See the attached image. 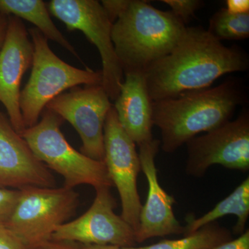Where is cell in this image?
Segmentation results:
<instances>
[{"label": "cell", "instance_id": "27", "mask_svg": "<svg viewBox=\"0 0 249 249\" xmlns=\"http://www.w3.org/2000/svg\"><path fill=\"white\" fill-rule=\"evenodd\" d=\"M8 22H9V16L0 13V51L4 44L5 37H6Z\"/></svg>", "mask_w": 249, "mask_h": 249}, {"label": "cell", "instance_id": "7", "mask_svg": "<svg viewBox=\"0 0 249 249\" xmlns=\"http://www.w3.org/2000/svg\"><path fill=\"white\" fill-rule=\"evenodd\" d=\"M49 11L70 31H82L97 47L102 60L101 85L109 99L115 101L124 82V71L111 40L112 23L96 0H52Z\"/></svg>", "mask_w": 249, "mask_h": 249}, {"label": "cell", "instance_id": "18", "mask_svg": "<svg viewBox=\"0 0 249 249\" xmlns=\"http://www.w3.org/2000/svg\"><path fill=\"white\" fill-rule=\"evenodd\" d=\"M231 240L230 231L214 222L178 240H165L146 247H124L122 249H213Z\"/></svg>", "mask_w": 249, "mask_h": 249}, {"label": "cell", "instance_id": "4", "mask_svg": "<svg viewBox=\"0 0 249 249\" xmlns=\"http://www.w3.org/2000/svg\"><path fill=\"white\" fill-rule=\"evenodd\" d=\"M28 33L34 46L32 71L19 97L26 129L37 124L47 105L65 90L80 85L102 83L101 71L80 70L69 65L52 52L48 39L38 29L31 28Z\"/></svg>", "mask_w": 249, "mask_h": 249}, {"label": "cell", "instance_id": "21", "mask_svg": "<svg viewBox=\"0 0 249 249\" xmlns=\"http://www.w3.org/2000/svg\"><path fill=\"white\" fill-rule=\"evenodd\" d=\"M19 195V190L0 188V227H6L17 204Z\"/></svg>", "mask_w": 249, "mask_h": 249}, {"label": "cell", "instance_id": "14", "mask_svg": "<svg viewBox=\"0 0 249 249\" xmlns=\"http://www.w3.org/2000/svg\"><path fill=\"white\" fill-rule=\"evenodd\" d=\"M53 188L55 179L0 111V188Z\"/></svg>", "mask_w": 249, "mask_h": 249}, {"label": "cell", "instance_id": "10", "mask_svg": "<svg viewBox=\"0 0 249 249\" xmlns=\"http://www.w3.org/2000/svg\"><path fill=\"white\" fill-rule=\"evenodd\" d=\"M104 162L120 196L121 217L137 231L142 205L137 189L140 159L133 142L121 127L114 106L104 124Z\"/></svg>", "mask_w": 249, "mask_h": 249}, {"label": "cell", "instance_id": "15", "mask_svg": "<svg viewBox=\"0 0 249 249\" xmlns=\"http://www.w3.org/2000/svg\"><path fill=\"white\" fill-rule=\"evenodd\" d=\"M115 108L121 127L135 144L150 142L152 137V100L147 89L145 73H124Z\"/></svg>", "mask_w": 249, "mask_h": 249}, {"label": "cell", "instance_id": "22", "mask_svg": "<svg viewBox=\"0 0 249 249\" xmlns=\"http://www.w3.org/2000/svg\"><path fill=\"white\" fill-rule=\"evenodd\" d=\"M132 0H103L101 5L112 24L128 9Z\"/></svg>", "mask_w": 249, "mask_h": 249}, {"label": "cell", "instance_id": "11", "mask_svg": "<svg viewBox=\"0 0 249 249\" xmlns=\"http://www.w3.org/2000/svg\"><path fill=\"white\" fill-rule=\"evenodd\" d=\"M107 187L96 189V196L89 209L83 215L62 224L52 240L80 242L84 245L134 247V229L114 213L116 201Z\"/></svg>", "mask_w": 249, "mask_h": 249}, {"label": "cell", "instance_id": "26", "mask_svg": "<svg viewBox=\"0 0 249 249\" xmlns=\"http://www.w3.org/2000/svg\"><path fill=\"white\" fill-rule=\"evenodd\" d=\"M36 249H83L74 242L51 240Z\"/></svg>", "mask_w": 249, "mask_h": 249}, {"label": "cell", "instance_id": "24", "mask_svg": "<svg viewBox=\"0 0 249 249\" xmlns=\"http://www.w3.org/2000/svg\"><path fill=\"white\" fill-rule=\"evenodd\" d=\"M213 249H249V231H245L235 240L229 241Z\"/></svg>", "mask_w": 249, "mask_h": 249}, {"label": "cell", "instance_id": "2", "mask_svg": "<svg viewBox=\"0 0 249 249\" xmlns=\"http://www.w3.org/2000/svg\"><path fill=\"white\" fill-rule=\"evenodd\" d=\"M247 103L241 80L228 78L222 84L178 97L152 102L154 125L160 130V146L173 153L201 132L231 121L239 106Z\"/></svg>", "mask_w": 249, "mask_h": 249}, {"label": "cell", "instance_id": "23", "mask_svg": "<svg viewBox=\"0 0 249 249\" xmlns=\"http://www.w3.org/2000/svg\"><path fill=\"white\" fill-rule=\"evenodd\" d=\"M0 249H28L14 232L6 227H0Z\"/></svg>", "mask_w": 249, "mask_h": 249}, {"label": "cell", "instance_id": "17", "mask_svg": "<svg viewBox=\"0 0 249 249\" xmlns=\"http://www.w3.org/2000/svg\"><path fill=\"white\" fill-rule=\"evenodd\" d=\"M0 13L32 23L48 40L57 42L81 61L74 47L55 27L42 0H0Z\"/></svg>", "mask_w": 249, "mask_h": 249}, {"label": "cell", "instance_id": "12", "mask_svg": "<svg viewBox=\"0 0 249 249\" xmlns=\"http://www.w3.org/2000/svg\"><path fill=\"white\" fill-rule=\"evenodd\" d=\"M34 46L22 19L9 16L6 37L0 51V102L15 130L22 135L26 127L19 107L22 77L32 67Z\"/></svg>", "mask_w": 249, "mask_h": 249}, {"label": "cell", "instance_id": "16", "mask_svg": "<svg viewBox=\"0 0 249 249\" xmlns=\"http://www.w3.org/2000/svg\"><path fill=\"white\" fill-rule=\"evenodd\" d=\"M227 214L237 216V221L233 227V232L237 235H242L245 231L249 216V178H246L231 194L218 203L207 213L199 218L191 215L187 218L184 235L193 233Z\"/></svg>", "mask_w": 249, "mask_h": 249}, {"label": "cell", "instance_id": "9", "mask_svg": "<svg viewBox=\"0 0 249 249\" xmlns=\"http://www.w3.org/2000/svg\"><path fill=\"white\" fill-rule=\"evenodd\" d=\"M112 106L102 85H96L72 88L54 98L45 108L74 127L83 142L81 153L104 161L105 121Z\"/></svg>", "mask_w": 249, "mask_h": 249}, {"label": "cell", "instance_id": "1", "mask_svg": "<svg viewBox=\"0 0 249 249\" xmlns=\"http://www.w3.org/2000/svg\"><path fill=\"white\" fill-rule=\"evenodd\" d=\"M248 54L237 46L223 45L202 27H187L171 53L145 72L152 101L206 89L227 73L249 70Z\"/></svg>", "mask_w": 249, "mask_h": 249}, {"label": "cell", "instance_id": "6", "mask_svg": "<svg viewBox=\"0 0 249 249\" xmlns=\"http://www.w3.org/2000/svg\"><path fill=\"white\" fill-rule=\"evenodd\" d=\"M19 199L6 227L28 249L52 240L54 232L74 214L79 195L66 187L29 186L20 188Z\"/></svg>", "mask_w": 249, "mask_h": 249}, {"label": "cell", "instance_id": "13", "mask_svg": "<svg viewBox=\"0 0 249 249\" xmlns=\"http://www.w3.org/2000/svg\"><path fill=\"white\" fill-rule=\"evenodd\" d=\"M139 146L141 169L146 177L148 193L141 210L139 227L135 232L136 243L153 237L184 234V227L178 222L173 211L175 199L159 182L155 157L160 150V140L153 139Z\"/></svg>", "mask_w": 249, "mask_h": 249}, {"label": "cell", "instance_id": "3", "mask_svg": "<svg viewBox=\"0 0 249 249\" xmlns=\"http://www.w3.org/2000/svg\"><path fill=\"white\" fill-rule=\"evenodd\" d=\"M186 29L171 11H160L147 1L132 0L111 29V40L124 74L145 73L155 62L171 53Z\"/></svg>", "mask_w": 249, "mask_h": 249}, {"label": "cell", "instance_id": "25", "mask_svg": "<svg viewBox=\"0 0 249 249\" xmlns=\"http://www.w3.org/2000/svg\"><path fill=\"white\" fill-rule=\"evenodd\" d=\"M226 4V9L232 14H242L249 13V0H227Z\"/></svg>", "mask_w": 249, "mask_h": 249}, {"label": "cell", "instance_id": "19", "mask_svg": "<svg viewBox=\"0 0 249 249\" xmlns=\"http://www.w3.org/2000/svg\"><path fill=\"white\" fill-rule=\"evenodd\" d=\"M218 40H241L249 37V13L235 14L222 9L213 15L207 29Z\"/></svg>", "mask_w": 249, "mask_h": 249}, {"label": "cell", "instance_id": "20", "mask_svg": "<svg viewBox=\"0 0 249 249\" xmlns=\"http://www.w3.org/2000/svg\"><path fill=\"white\" fill-rule=\"evenodd\" d=\"M168 5L173 13L181 22L186 24L195 16L197 10L201 9L204 1L200 0H161Z\"/></svg>", "mask_w": 249, "mask_h": 249}, {"label": "cell", "instance_id": "8", "mask_svg": "<svg viewBox=\"0 0 249 249\" xmlns=\"http://www.w3.org/2000/svg\"><path fill=\"white\" fill-rule=\"evenodd\" d=\"M186 173L202 178L210 167L221 165L231 170H249V111L245 109L235 120L196 136L186 142Z\"/></svg>", "mask_w": 249, "mask_h": 249}, {"label": "cell", "instance_id": "5", "mask_svg": "<svg viewBox=\"0 0 249 249\" xmlns=\"http://www.w3.org/2000/svg\"><path fill=\"white\" fill-rule=\"evenodd\" d=\"M63 119L45 108L37 124L24 131L22 138L36 158L65 179V187L73 189L82 184L114 186L104 161L92 160L77 151L60 131Z\"/></svg>", "mask_w": 249, "mask_h": 249}, {"label": "cell", "instance_id": "28", "mask_svg": "<svg viewBox=\"0 0 249 249\" xmlns=\"http://www.w3.org/2000/svg\"><path fill=\"white\" fill-rule=\"evenodd\" d=\"M83 249H122L114 245H83Z\"/></svg>", "mask_w": 249, "mask_h": 249}]
</instances>
